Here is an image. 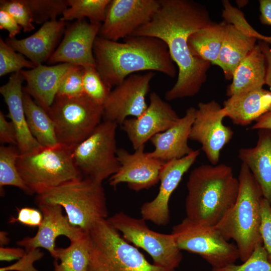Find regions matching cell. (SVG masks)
Returning <instances> with one entry per match:
<instances>
[{"label": "cell", "mask_w": 271, "mask_h": 271, "mask_svg": "<svg viewBox=\"0 0 271 271\" xmlns=\"http://www.w3.org/2000/svg\"><path fill=\"white\" fill-rule=\"evenodd\" d=\"M107 220L127 242L148 253L154 265L169 271H175L180 265L183 255L172 234L154 231L143 218L132 217L122 212Z\"/></svg>", "instance_id": "10"}, {"label": "cell", "mask_w": 271, "mask_h": 271, "mask_svg": "<svg viewBox=\"0 0 271 271\" xmlns=\"http://www.w3.org/2000/svg\"><path fill=\"white\" fill-rule=\"evenodd\" d=\"M226 24L225 21L214 22L192 33L189 37L188 46L193 55L214 64L219 55Z\"/></svg>", "instance_id": "28"}, {"label": "cell", "mask_w": 271, "mask_h": 271, "mask_svg": "<svg viewBox=\"0 0 271 271\" xmlns=\"http://www.w3.org/2000/svg\"><path fill=\"white\" fill-rule=\"evenodd\" d=\"M117 124L104 120L73 150L75 165L82 177L102 183L119 168L116 152Z\"/></svg>", "instance_id": "9"}, {"label": "cell", "mask_w": 271, "mask_h": 271, "mask_svg": "<svg viewBox=\"0 0 271 271\" xmlns=\"http://www.w3.org/2000/svg\"><path fill=\"white\" fill-rule=\"evenodd\" d=\"M77 67L69 63H60L53 66L42 64L30 70H22L21 73L26 82L23 92L33 98L48 112L63 79Z\"/></svg>", "instance_id": "20"}, {"label": "cell", "mask_w": 271, "mask_h": 271, "mask_svg": "<svg viewBox=\"0 0 271 271\" xmlns=\"http://www.w3.org/2000/svg\"><path fill=\"white\" fill-rule=\"evenodd\" d=\"M0 142L2 144L17 145L16 129L12 121H9L3 112L0 111Z\"/></svg>", "instance_id": "43"}, {"label": "cell", "mask_w": 271, "mask_h": 271, "mask_svg": "<svg viewBox=\"0 0 271 271\" xmlns=\"http://www.w3.org/2000/svg\"><path fill=\"white\" fill-rule=\"evenodd\" d=\"M44 256L39 248L26 251L25 255L15 263L0 268V271H39L35 267V261Z\"/></svg>", "instance_id": "41"}, {"label": "cell", "mask_w": 271, "mask_h": 271, "mask_svg": "<svg viewBox=\"0 0 271 271\" xmlns=\"http://www.w3.org/2000/svg\"><path fill=\"white\" fill-rule=\"evenodd\" d=\"M48 113L55 124L59 143L74 149L101 122L103 106L85 94L74 98L56 96Z\"/></svg>", "instance_id": "8"}, {"label": "cell", "mask_w": 271, "mask_h": 271, "mask_svg": "<svg viewBox=\"0 0 271 271\" xmlns=\"http://www.w3.org/2000/svg\"><path fill=\"white\" fill-rule=\"evenodd\" d=\"M25 250L22 248L0 247V260L3 261H11L19 260L25 254Z\"/></svg>", "instance_id": "45"}, {"label": "cell", "mask_w": 271, "mask_h": 271, "mask_svg": "<svg viewBox=\"0 0 271 271\" xmlns=\"http://www.w3.org/2000/svg\"><path fill=\"white\" fill-rule=\"evenodd\" d=\"M199 150L179 159L164 163L160 175L159 192L152 200L144 203L140 212L142 218L159 226L168 225L170 215L169 202L170 197L199 155Z\"/></svg>", "instance_id": "16"}, {"label": "cell", "mask_w": 271, "mask_h": 271, "mask_svg": "<svg viewBox=\"0 0 271 271\" xmlns=\"http://www.w3.org/2000/svg\"><path fill=\"white\" fill-rule=\"evenodd\" d=\"M0 10L10 14L24 32L35 29L31 11L24 0H1Z\"/></svg>", "instance_id": "37"}, {"label": "cell", "mask_w": 271, "mask_h": 271, "mask_svg": "<svg viewBox=\"0 0 271 271\" xmlns=\"http://www.w3.org/2000/svg\"><path fill=\"white\" fill-rule=\"evenodd\" d=\"M212 271H271V259L262 243L258 244L253 252L242 264H230Z\"/></svg>", "instance_id": "36"}, {"label": "cell", "mask_w": 271, "mask_h": 271, "mask_svg": "<svg viewBox=\"0 0 271 271\" xmlns=\"http://www.w3.org/2000/svg\"><path fill=\"white\" fill-rule=\"evenodd\" d=\"M111 0H69V7L60 20L63 22L87 18L92 24L101 25Z\"/></svg>", "instance_id": "31"}, {"label": "cell", "mask_w": 271, "mask_h": 271, "mask_svg": "<svg viewBox=\"0 0 271 271\" xmlns=\"http://www.w3.org/2000/svg\"><path fill=\"white\" fill-rule=\"evenodd\" d=\"M266 68L264 55L257 44L235 70L232 81L227 87L226 95L230 97L262 88L265 84Z\"/></svg>", "instance_id": "27"}, {"label": "cell", "mask_w": 271, "mask_h": 271, "mask_svg": "<svg viewBox=\"0 0 271 271\" xmlns=\"http://www.w3.org/2000/svg\"><path fill=\"white\" fill-rule=\"evenodd\" d=\"M21 153L16 146L2 145L0 147V187H16L32 195L17 168V162Z\"/></svg>", "instance_id": "32"}, {"label": "cell", "mask_w": 271, "mask_h": 271, "mask_svg": "<svg viewBox=\"0 0 271 271\" xmlns=\"http://www.w3.org/2000/svg\"><path fill=\"white\" fill-rule=\"evenodd\" d=\"M257 40L249 32L227 23L219 55L214 63L221 68L226 80L232 79L235 70L256 45Z\"/></svg>", "instance_id": "26"}, {"label": "cell", "mask_w": 271, "mask_h": 271, "mask_svg": "<svg viewBox=\"0 0 271 271\" xmlns=\"http://www.w3.org/2000/svg\"><path fill=\"white\" fill-rule=\"evenodd\" d=\"M179 118L172 106L157 92H152L145 112L138 117L126 118L121 125L135 150L172 126Z\"/></svg>", "instance_id": "18"}, {"label": "cell", "mask_w": 271, "mask_h": 271, "mask_svg": "<svg viewBox=\"0 0 271 271\" xmlns=\"http://www.w3.org/2000/svg\"><path fill=\"white\" fill-rule=\"evenodd\" d=\"M36 202L61 206L70 223L85 231L108 216L102 183L82 176L37 195Z\"/></svg>", "instance_id": "5"}, {"label": "cell", "mask_w": 271, "mask_h": 271, "mask_svg": "<svg viewBox=\"0 0 271 271\" xmlns=\"http://www.w3.org/2000/svg\"><path fill=\"white\" fill-rule=\"evenodd\" d=\"M238 157L250 170L263 197L271 204V129H258L256 145L241 148Z\"/></svg>", "instance_id": "25"}, {"label": "cell", "mask_w": 271, "mask_h": 271, "mask_svg": "<svg viewBox=\"0 0 271 271\" xmlns=\"http://www.w3.org/2000/svg\"><path fill=\"white\" fill-rule=\"evenodd\" d=\"M66 25V22L60 20L48 21L29 37L22 39L8 38L6 42L37 66L50 59L65 32Z\"/></svg>", "instance_id": "23"}, {"label": "cell", "mask_w": 271, "mask_h": 271, "mask_svg": "<svg viewBox=\"0 0 271 271\" xmlns=\"http://www.w3.org/2000/svg\"><path fill=\"white\" fill-rule=\"evenodd\" d=\"M119 163L118 171L109 178V184L116 188L122 183L136 191L148 189L160 181V175L165 163L150 157L145 152V146L129 153L124 149H117Z\"/></svg>", "instance_id": "17"}, {"label": "cell", "mask_w": 271, "mask_h": 271, "mask_svg": "<svg viewBox=\"0 0 271 271\" xmlns=\"http://www.w3.org/2000/svg\"><path fill=\"white\" fill-rule=\"evenodd\" d=\"M83 68L78 66L63 79L56 96L74 98L84 95L83 87Z\"/></svg>", "instance_id": "38"}, {"label": "cell", "mask_w": 271, "mask_h": 271, "mask_svg": "<svg viewBox=\"0 0 271 271\" xmlns=\"http://www.w3.org/2000/svg\"><path fill=\"white\" fill-rule=\"evenodd\" d=\"M37 205L42 213L43 220L37 233L33 237H24L17 244L24 247L26 251L43 248L56 260L55 241L58 237L64 235L73 241L80 239L87 231L72 225L67 216L63 214L61 206L46 203Z\"/></svg>", "instance_id": "19"}, {"label": "cell", "mask_w": 271, "mask_h": 271, "mask_svg": "<svg viewBox=\"0 0 271 271\" xmlns=\"http://www.w3.org/2000/svg\"><path fill=\"white\" fill-rule=\"evenodd\" d=\"M24 81L21 71L16 72L0 87V93L9 110L7 116L11 119L16 130L17 147L21 154L31 153L43 147L33 136L27 124L23 103Z\"/></svg>", "instance_id": "22"}, {"label": "cell", "mask_w": 271, "mask_h": 271, "mask_svg": "<svg viewBox=\"0 0 271 271\" xmlns=\"http://www.w3.org/2000/svg\"><path fill=\"white\" fill-rule=\"evenodd\" d=\"M252 129H271V110L263 114L251 127Z\"/></svg>", "instance_id": "48"}, {"label": "cell", "mask_w": 271, "mask_h": 271, "mask_svg": "<svg viewBox=\"0 0 271 271\" xmlns=\"http://www.w3.org/2000/svg\"><path fill=\"white\" fill-rule=\"evenodd\" d=\"M155 76L153 71L132 74L116 86L103 105L104 120L121 125L128 116L138 117L144 113L148 106L146 97Z\"/></svg>", "instance_id": "14"}, {"label": "cell", "mask_w": 271, "mask_h": 271, "mask_svg": "<svg viewBox=\"0 0 271 271\" xmlns=\"http://www.w3.org/2000/svg\"><path fill=\"white\" fill-rule=\"evenodd\" d=\"M160 7V0H111L98 36L118 41L131 36L149 23Z\"/></svg>", "instance_id": "13"}, {"label": "cell", "mask_w": 271, "mask_h": 271, "mask_svg": "<svg viewBox=\"0 0 271 271\" xmlns=\"http://www.w3.org/2000/svg\"><path fill=\"white\" fill-rule=\"evenodd\" d=\"M83 69L84 94L96 103L103 106L111 91V88L103 80L96 68Z\"/></svg>", "instance_id": "34"}, {"label": "cell", "mask_w": 271, "mask_h": 271, "mask_svg": "<svg viewBox=\"0 0 271 271\" xmlns=\"http://www.w3.org/2000/svg\"><path fill=\"white\" fill-rule=\"evenodd\" d=\"M259 3L261 23L271 26V0H260Z\"/></svg>", "instance_id": "47"}, {"label": "cell", "mask_w": 271, "mask_h": 271, "mask_svg": "<svg viewBox=\"0 0 271 271\" xmlns=\"http://www.w3.org/2000/svg\"><path fill=\"white\" fill-rule=\"evenodd\" d=\"M222 107L233 124L247 125L271 110V91L262 88L233 95Z\"/></svg>", "instance_id": "24"}, {"label": "cell", "mask_w": 271, "mask_h": 271, "mask_svg": "<svg viewBox=\"0 0 271 271\" xmlns=\"http://www.w3.org/2000/svg\"><path fill=\"white\" fill-rule=\"evenodd\" d=\"M36 67L23 55L17 53L6 41L0 39V76L20 72L24 68L32 69Z\"/></svg>", "instance_id": "35"}, {"label": "cell", "mask_w": 271, "mask_h": 271, "mask_svg": "<svg viewBox=\"0 0 271 271\" xmlns=\"http://www.w3.org/2000/svg\"><path fill=\"white\" fill-rule=\"evenodd\" d=\"M196 109L188 108L185 115L165 131L159 133L150 140L154 150L148 152L150 157L164 163L179 159L193 153L194 150L188 144Z\"/></svg>", "instance_id": "21"}, {"label": "cell", "mask_w": 271, "mask_h": 271, "mask_svg": "<svg viewBox=\"0 0 271 271\" xmlns=\"http://www.w3.org/2000/svg\"><path fill=\"white\" fill-rule=\"evenodd\" d=\"M91 240L89 231L80 239L70 241L65 248L56 247L54 271H87L90 260Z\"/></svg>", "instance_id": "30"}, {"label": "cell", "mask_w": 271, "mask_h": 271, "mask_svg": "<svg viewBox=\"0 0 271 271\" xmlns=\"http://www.w3.org/2000/svg\"><path fill=\"white\" fill-rule=\"evenodd\" d=\"M214 23L206 7L197 2L160 0L151 21L132 35L155 37L166 44L178 68L176 82L165 93L167 100L193 96L206 82L211 63L193 55L188 39L194 32Z\"/></svg>", "instance_id": "1"}, {"label": "cell", "mask_w": 271, "mask_h": 271, "mask_svg": "<svg viewBox=\"0 0 271 271\" xmlns=\"http://www.w3.org/2000/svg\"><path fill=\"white\" fill-rule=\"evenodd\" d=\"M23 103L29 130L38 143L43 147H53L60 144L55 124L48 113L24 92Z\"/></svg>", "instance_id": "29"}, {"label": "cell", "mask_w": 271, "mask_h": 271, "mask_svg": "<svg viewBox=\"0 0 271 271\" xmlns=\"http://www.w3.org/2000/svg\"><path fill=\"white\" fill-rule=\"evenodd\" d=\"M93 53L96 68L111 89L138 72L157 71L172 78L177 74L166 44L153 37L132 35L120 42L98 36Z\"/></svg>", "instance_id": "2"}, {"label": "cell", "mask_w": 271, "mask_h": 271, "mask_svg": "<svg viewBox=\"0 0 271 271\" xmlns=\"http://www.w3.org/2000/svg\"><path fill=\"white\" fill-rule=\"evenodd\" d=\"M223 10L222 17L225 21L235 25L254 35L257 39L271 45V36H264L254 30L246 21L244 14L238 9L232 6L227 0L222 1Z\"/></svg>", "instance_id": "39"}, {"label": "cell", "mask_w": 271, "mask_h": 271, "mask_svg": "<svg viewBox=\"0 0 271 271\" xmlns=\"http://www.w3.org/2000/svg\"><path fill=\"white\" fill-rule=\"evenodd\" d=\"M171 234L180 250L199 255L212 268L235 263L239 259L236 245L226 240L214 226L185 217L173 226Z\"/></svg>", "instance_id": "11"}, {"label": "cell", "mask_w": 271, "mask_h": 271, "mask_svg": "<svg viewBox=\"0 0 271 271\" xmlns=\"http://www.w3.org/2000/svg\"><path fill=\"white\" fill-rule=\"evenodd\" d=\"M186 185V217L215 226L235 203L239 184L232 168L219 164L202 165L193 169Z\"/></svg>", "instance_id": "3"}, {"label": "cell", "mask_w": 271, "mask_h": 271, "mask_svg": "<svg viewBox=\"0 0 271 271\" xmlns=\"http://www.w3.org/2000/svg\"><path fill=\"white\" fill-rule=\"evenodd\" d=\"M91 240L87 271H169L150 263L108 221H97L88 230Z\"/></svg>", "instance_id": "7"}, {"label": "cell", "mask_w": 271, "mask_h": 271, "mask_svg": "<svg viewBox=\"0 0 271 271\" xmlns=\"http://www.w3.org/2000/svg\"><path fill=\"white\" fill-rule=\"evenodd\" d=\"M29 8L34 23L44 24L56 20L69 7V0H24Z\"/></svg>", "instance_id": "33"}, {"label": "cell", "mask_w": 271, "mask_h": 271, "mask_svg": "<svg viewBox=\"0 0 271 271\" xmlns=\"http://www.w3.org/2000/svg\"><path fill=\"white\" fill-rule=\"evenodd\" d=\"M17 210V217H12L10 222H19L31 227H39L42 223L43 215L40 210L28 207L18 208Z\"/></svg>", "instance_id": "42"}, {"label": "cell", "mask_w": 271, "mask_h": 271, "mask_svg": "<svg viewBox=\"0 0 271 271\" xmlns=\"http://www.w3.org/2000/svg\"><path fill=\"white\" fill-rule=\"evenodd\" d=\"M236 201L215 228L226 240H233L244 262L256 246L262 243L260 228L262 190L247 166L241 163Z\"/></svg>", "instance_id": "4"}, {"label": "cell", "mask_w": 271, "mask_h": 271, "mask_svg": "<svg viewBox=\"0 0 271 271\" xmlns=\"http://www.w3.org/2000/svg\"><path fill=\"white\" fill-rule=\"evenodd\" d=\"M260 212L262 244L271 259V204L264 197L261 202Z\"/></svg>", "instance_id": "40"}, {"label": "cell", "mask_w": 271, "mask_h": 271, "mask_svg": "<svg viewBox=\"0 0 271 271\" xmlns=\"http://www.w3.org/2000/svg\"><path fill=\"white\" fill-rule=\"evenodd\" d=\"M10 241V239L8 236V233L6 231H1L0 232V245L1 246H4L7 245Z\"/></svg>", "instance_id": "49"}, {"label": "cell", "mask_w": 271, "mask_h": 271, "mask_svg": "<svg viewBox=\"0 0 271 271\" xmlns=\"http://www.w3.org/2000/svg\"><path fill=\"white\" fill-rule=\"evenodd\" d=\"M258 44L264 55L266 61L265 84L269 86L271 91V48L268 43L263 41L259 40Z\"/></svg>", "instance_id": "46"}, {"label": "cell", "mask_w": 271, "mask_h": 271, "mask_svg": "<svg viewBox=\"0 0 271 271\" xmlns=\"http://www.w3.org/2000/svg\"><path fill=\"white\" fill-rule=\"evenodd\" d=\"M0 29L7 30L9 38L14 39L20 33L22 28L10 14L0 10Z\"/></svg>", "instance_id": "44"}, {"label": "cell", "mask_w": 271, "mask_h": 271, "mask_svg": "<svg viewBox=\"0 0 271 271\" xmlns=\"http://www.w3.org/2000/svg\"><path fill=\"white\" fill-rule=\"evenodd\" d=\"M101 25L85 19L67 27L61 42L48 60L50 64L69 63L83 68L96 67L93 46Z\"/></svg>", "instance_id": "15"}, {"label": "cell", "mask_w": 271, "mask_h": 271, "mask_svg": "<svg viewBox=\"0 0 271 271\" xmlns=\"http://www.w3.org/2000/svg\"><path fill=\"white\" fill-rule=\"evenodd\" d=\"M73 150L59 144L20 154L17 168L31 194H43L82 176L74 163Z\"/></svg>", "instance_id": "6"}, {"label": "cell", "mask_w": 271, "mask_h": 271, "mask_svg": "<svg viewBox=\"0 0 271 271\" xmlns=\"http://www.w3.org/2000/svg\"><path fill=\"white\" fill-rule=\"evenodd\" d=\"M226 117L219 104L215 100L200 102L196 109L189 139L201 145L211 165H217L222 149L233 137L234 132L223 123Z\"/></svg>", "instance_id": "12"}]
</instances>
